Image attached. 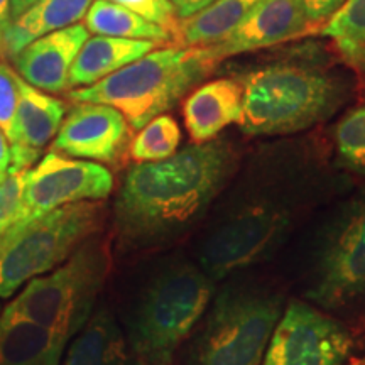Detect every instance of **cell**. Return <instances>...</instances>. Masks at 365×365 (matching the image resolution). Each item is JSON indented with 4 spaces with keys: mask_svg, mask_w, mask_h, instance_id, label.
Instances as JSON below:
<instances>
[{
    "mask_svg": "<svg viewBox=\"0 0 365 365\" xmlns=\"http://www.w3.org/2000/svg\"><path fill=\"white\" fill-rule=\"evenodd\" d=\"M234 170V149L217 139L186 145L163 161L135 163L125 171L113 202L118 247L140 250L188 228Z\"/></svg>",
    "mask_w": 365,
    "mask_h": 365,
    "instance_id": "obj_1",
    "label": "cell"
},
{
    "mask_svg": "<svg viewBox=\"0 0 365 365\" xmlns=\"http://www.w3.org/2000/svg\"><path fill=\"white\" fill-rule=\"evenodd\" d=\"M335 153L341 168L365 176V98L346 110L336 124Z\"/></svg>",
    "mask_w": 365,
    "mask_h": 365,
    "instance_id": "obj_24",
    "label": "cell"
},
{
    "mask_svg": "<svg viewBox=\"0 0 365 365\" xmlns=\"http://www.w3.org/2000/svg\"><path fill=\"white\" fill-rule=\"evenodd\" d=\"M309 22L301 0H266L247 19L213 46H205L213 61L271 48L298 38L308 29Z\"/></svg>",
    "mask_w": 365,
    "mask_h": 365,
    "instance_id": "obj_13",
    "label": "cell"
},
{
    "mask_svg": "<svg viewBox=\"0 0 365 365\" xmlns=\"http://www.w3.org/2000/svg\"><path fill=\"white\" fill-rule=\"evenodd\" d=\"M110 2L129 9L143 19L163 27L171 36L173 43L178 44L181 17L178 16L175 4L171 0H110Z\"/></svg>",
    "mask_w": 365,
    "mask_h": 365,
    "instance_id": "obj_26",
    "label": "cell"
},
{
    "mask_svg": "<svg viewBox=\"0 0 365 365\" xmlns=\"http://www.w3.org/2000/svg\"><path fill=\"white\" fill-rule=\"evenodd\" d=\"M63 365H139V360L117 318L102 307L71 340Z\"/></svg>",
    "mask_w": 365,
    "mask_h": 365,
    "instance_id": "obj_18",
    "label": "cell"
},
{
    "mask_svg": "<svg viewBox=\"0 0 365 365\" xmlns=\"http://www.w3.org/2000/svg\"><path fill=\"white\" fill-rule=\"evenodd\" d=\"M70 340L7 309L0 313V365H61Z\"/></svg>",
    "mask_w": 365,
    "mask_h": 365,
    "instance_id": "obj_17",
    "label": "cell"
},
{
    "mask_svg": "<svg viewBox=\"0 0 365 365\" xmlns=\"http://www.w3.org/2000/svg\"><path fill=\"white\" fill-rule=\"evenodd\" d=\"M308 298L327 309L365 299V191L341 205L325 227Z\"/></svg>",
    "mask_w": 365,
    "mask_h": 365,
    "instance_id": "obj_8",
    "label": "cell"
},
{
    "mask_svg": "<svg viewBox=\"0 0 365 365\" xmlns=\"http://www.w3.org/2000/svg\"><path fill=\"white\" fill-rule=\"evenodd\" d=\"M19 83V105L11 139V164L7 170L27 171L41 159L44 148L53 143L68 107L63 100L51 97L27 81Z\"/></svg>",
    "mask_w": 365,
    "mask_h": 365,
    "instance_id": "obj_14",
    "label": "cell"
},
{
    "mask_svg": "<svg viewBox=\"0 0 365 365\" xmlns=\"http://www.w3.org/2000/svg\"><path fill=\"white\" fill-rule=\"evenodd\" d=\"M350 352L352 336L340 322L293 301L277 319L262 365H344Z\"/></svg>",
    "mask_w": 365,
    "mask_h": 365,
    "instance_id": "obj_11",
    "label": "cell"
},
{
    "mask_svg": "<svg viewBox=\"0 0 365 365\" xmlns=\"http://www.w3.org/2000/svg\"><path fill=\"white\" fill-rule=\"evenodd\" d=\"M12 14H11V0H0V38L6 33V29L11 24Z\"/></svg>",
    "mask_w": 365,
    "mask_h": 365,
    "instance_id": "obj_32",
    "label": "cell"
},
{
    "mask_svg": "<svg viewBox=\"0 0 365 365\" xmlns=\"http://www.w3.org/2000/svg\"><path fill=\"white\" fill-rule=\"evenodd\" d=\"M112 188V173L102 164L49 150L26 173L21 212L14 223L29 222L65 205L102 202Z\"/></svg>",
    "mask_w": 365,
    "mask_h": 365,
    "instance_id": "obj_10",
    "label": "cell"
},
{
    "mask_svg": "<svg viewBox=\"0 0 365 365\" xmlns=\"http://www.w3.org/2000/svg\"><path fill=\"white\" fill-rule=\"evenodd\" d=\"M186 130L195 144L208 143L242 118V85L239 80L220 78L191 90L182 103Z\"/></svg>",
    "mask_w": 365,
    "mask_h": 365,
    "instance_id": "obj_16",
    "label": "cell"
},
{
    "mask_svg": "<svg viewBox=\"0 0 365 365\" xmlns=\"http://www.w3.org/2000/svg\"><path fill=\"white\" fill-rule=\"evenodd\" d=\"M346 61L357 68L362 75H365V44L362 46V48H359L357 51L349 54V56H346Z\"/></svg>",
    "mask_w": 365,
    "mask_h": 365,
    "instance_id": "obj_33",
    "label": "cell"
},
{
    "mask_svg": "<svg viewBox=\"0 0 365 365\" xmlns=\"http://www.w3.org/2000/svg\"><path fill=\"white\" fill-rule=\"evenodd\" d=\"M277 296L227 289L217 296L190 350V365H261L277 319Z\"/></svg>",
    "mask_w": 365,
    "mask_h": 365,
    "instance_id": "obj_7",
    "label": "cell"
},
{
    "mask_svg": "<svg viewBox=\"0 0 365 365\" xmlns=\"http://www.w3.org/2000/svg\"><path fill=\"white\" fill-rule=\"evenodd\" d=\"M156 43L144 39L110 38V36L93 34L83 43L73 61L70 70L71 88H85L98 83L135 59L143 58Z\"/></svg>",
    "mask_w": 365,
    "mask_h": 365,
    "instance_id": "obj_20",
    "label": "cell"
},
{
    "mask_svg": "<svg viewBox=\"0 0 365 365\" xmlns=\"http://www.w3.org/2000/svg\"><path fill=\"white\" fill-rule=\"evenodd\" d=\"M364 365H365V364H364Z\"/></svg>",
    "mask_w": 365,
    "mask_h": 365,
    "instance_id": "obj_37",
    "label": "cell"
},
{
    "mask_svg": "<svg viewBox=\"0 0 365 365\" xmlns=\"http://www.w3.org/2000/svg\"><path fill=\"white\" fill-rule=\"evenodd\" d=\"M16 71L0 61V129L11 143L14 120H16L17 105H19V83Z\"/></svg>",
    "mask_w": 365,
    "mask_h": 365,
    "instance_id": "obj_28",
    "label": "cell"
},
{
    "mask_svg": "<svg viewBox=\"0 0 365 365\" xmlns=\"http://www.w3.org/2000/svg\"><path fill=\"white\" fill-rule=\"evenodd\" d=\"M130 130L125 117L110 105L75 102L54 135L51 150L98 164H117L129 148Z\"/></svg>",
    "mask_w": 365,
    "mask_h": 365,
    "instance_id": "obj_12",
    "label": "cell"
},
{
    "mask_svg": "<svg viewBox=\"0 0 365 365\" xmlns=\"http://www.w3.org/2000/svg\"><path fill=\"white\" fill-rule=\"evenodd\" d=\"M90 38L83 24H73L33 41L12 59L16 73L34 88L61 93L70 88V70L80 48Z\"/></svg>",
    "mask_w": 365,
    "mask_h": 365,
    "instance_id": "obj_15",
    "label": "cell"
},
{
    "mask_svg": "<svg viewBox=\"0 0 365 365\" xmlns=\"http://www.w3.org/2000/svg\"><path fill=\"white\" fill-rule=\"evenodd\" d=\"M91 2L93 0H36L11 21L0 38V54L12 61L33 41L78 24L85 19Z\"/></svg>",
    "mask_w": 365,
    "mask_h": 365,
    "instance_id": "obj_19",
    "label": "cell"
},
{
    "mask_svg": "<svg viewBox=\"0 0 365 365\" xmlns=\"http://www.w3.org/2000/svg\"><path fill=\"white\" fill-rule=\"evenodd\" d=\"M103 215L100 202H80L9 227L0 235V298L65 262L98 232Z\"/></svg>",
    "mask_w": 365,
    "mask_h": 365,
    "instance_id": "obj_5",
    "label": "cell"
},
{
    "mask_svg": "<svg viewBox=\"0 0 365 365\" xmlns=\"http://www.w3.org/2000/svg\"><path fill=\"white\" fill-rule=\"evenodd\" d=\"M215 66L205 46L153 49L98 83L71 90L68 98L110 105L125 117L132 130H139L171 110Z\"/></svg>",
    "mask_w": 365,
    "mask_h": 365,
    "instance_id": "obj_2",
    "label": "cell"
},
{
    "mask_svg": "<svg viewBox=\"0 0 365 365\" xmlns=\"http://www.w3.org/2000/svg\"><path fill=\"white\" fill-rule=\"evenodd\" d=\"M181 144V129L175 117L161 113L137 130L127 153L134 163L163 161L176 154Z\"/></svg>",
    "mask_w": 365,
    "mask_h": 365,
    "instance_id": "obj_23",
    "label": "cell"
},
{
    "mask_svg": "<svg viewBox=\"0 0 365 365\" xmlns=\"http://www.w3.org/2000/svg\"><path fill=\"white\" fill-rule=\"evenodd\" d=\"M291 225L287 207L269 200L249 203L218 223L198 250L200 269L212 281L247 269L269 257Z\"/></svg>",
    "mask_w": 365,
    "mask_h": 365,
    "instance_id": "obj_9",
    "label": "cell"
},
{
    "mask_svg": "<svg viewBox=\"0 0 365 365\" xmlns=\"http://www.w3.org/2000/svg\"><path fill=\"white\" fill-rule=\"evenodd\" d=\"M364 364H365V362H364Z\"/></svg>",
    "mask_w": 365,
    "mask_h": 365,
    "instance_id": "obj_36",
    "label": "cell"
},
{
    "mask_svg": "<svg viewBox=\"0 0 365 365\" xmlns=\"http://www.w3.org/2000/svg\"><path fill=\"white\" fill-rule=\"evenodd\" d=\"M9 164H11V144H9L2 129H0V170L7 171Z\"/></svg>",
    "mask_w": 365,
    "mask_h": 365,
    "instance_id": "obj_31",
    "label": "cell"
},
{
    "mask_svg": "<svg viewBox=\"0 0 365 365\" xmlns=\"http://www.w3.org/2000/svg\"><path fill=\"white\" fill-rule=\"evenodd\" d=\"M4 173H6V171H2V170H0V178H2V175H4Z\"/></svg>",
    "mask_w": 365,
    "mask_h": 365,
    "instance_id": "obj_35",
    "label": "cell"
},
{
    "mask_svg": "<svg viewBox=\"0 0 365 365\" xmlns=\"http://www.w3.org/2000/svg\"><path fill=\"white\" fill-rule=\"evenodd\" d=\"M266 0H215L188 19H181L178 46H213L247 19Z\"/></svg>",
    "mask_w": 365,
    "mask_h": 365,
    "instance_id": "obj_21",
    "label": "cell"
},
{
    "mask_svg": "<svg viewBox=\"0 0 365 365\" xmlns=\"http://www.w3.org/2000/svg\"><path fill=\"white\" fill-rule=\"evenodd\" d=\"M107 274V249L90 237L65 262L27 282L6 309L73 339L95 312Z\"/></svg>",
    "mask_w": 365,
    "mask_h": 365,
    "instance_id": "obj_6",
    "label": "cell"
},
{
    "mask_svg": "<svg viewBox=\"0 0 365 365\" xmlns=\"http://www.w3.org/2000/svg\"><path fill=\"white\" fill-rule=\"evenodd\" d=\"M242 85L240 130L286 135L327 120L345 102L346 85L317 66L276 63L247 73Z\"/></svg>",
    "mask_w": 365,
    "mask_h": 365,
    "instance_id": "obj_3",
    "label": "cell"
},
{
    "mask_svg": "<svg viewBox=\"0 0 365 365\" xmlns=\"http://www.w3.org/2000/svg\"><path fill=\"white\" fill-rule=\"evenodd\" d=\"M83 21L88 33L97 36L144 39L156 44L173 43L171 36L163 27L143 19L129 9L113 4L110 0H93Z\"/></svg>",
    "mask_w": 365,
    "mask_h": 365,
    "instance_id": "obj_22",
    "label": "cell"
},
{
    "mask_svg": "<svg viewBox=\"0 0 365 365\" xmlns=\"http://www.w3.org/2000/svg\"><path fill=\"white\" fill-rule=\"evenodd\" d=\"M323 34L330 38L346 58L365 44V0H346L325 24Z\"/></svg>",
    "mask_w": 365,
    "mask_h": 365,
    "instance_id": "obj_25",
    "label": "cell"
},
{
    "mask_svg": "<svg viewBox=\"0 0 365 365\" xmlns=\"http://www.w3.org/2000/svg\"><path fill=\"white\" fill-rule=\"evenodd\" d=\"M171 2L175 4L178 16H180L181 19H188V17L203 11L205 7H208L210 4H213L215 0H171Z\"/></svg>",
    "mask_w": 365,
    "mask_h": 365,
    "instance_id": "obj_30",
    "label": "cell"
},
{
    "mask_svg": "<svg viewBox=\"0 0 365 365\" xmlns=\"http://www.w3.org/2000/svg\"><path fill=\"white\" fill-rule=\"evenodd\" d=\"M346 0H301L309 26H322L340 11Z\"/></svg>",
    "mask_w": 365,
    "mask_h": 365,
    "instance_id": "obj_29",
    "label": "cell"
},
{
    "mask_svg": "<svg viewBox=\"0 0 365 365\" xmlns=\"http://www.w3.org/2000/svg\"><path fill=\"white\" fill-rule=\"evenodd\" d=\"M27 171L7 170L0 178V235L16 222L21 212Z\"/></svg>",
    "mask_w": 365,
    "mask_h": 365,
    "instance_id": "obj_27",
    "label": "cell"
},
{
    "mask_svg": "<svg viewBox=\"0 0 365 365\" xmlns=\"http://www.w3.org/2000/svg\"><path fill=\"white\" fill-rule=\"evenodd\" d=\"M36 0H11V14H12V19L14 17L21 16L22 12L26 11L27 7L33 6Z\"/></svg>",
    "mask_w": 365,
    "mask_h": 365,
    "instance_id": "obj_34",
    "label": "cell"
},
{
    "mask_svg": "<svg viewBox=\"0 0 365 365\" xmlns=\"http://www.w3.org/2000/svg\"><path fill=\"white\" fill-rule=\"evenodd\" d=\"M210 299L212 279L191 264H175L149 279L125 322V336L139 365H170Z\"/></svg>",
    "mask_w": 365,
    "mask_h": 365,
    "instance_id": "obj_4",
    "label": "cell"
}]
</instances>
